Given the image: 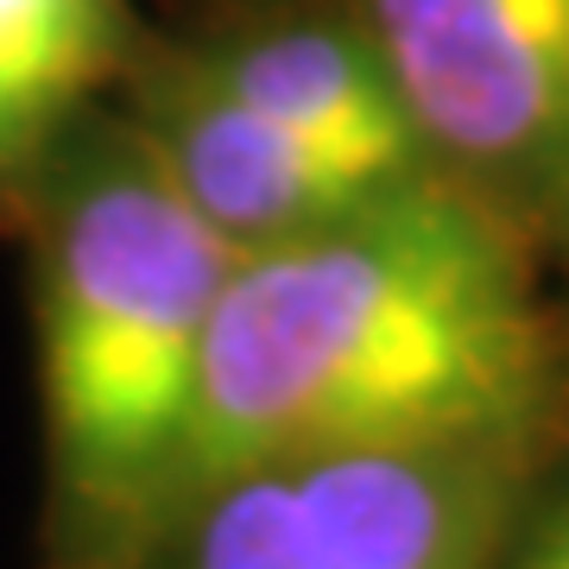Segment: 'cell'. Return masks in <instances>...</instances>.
<instances>
[{
  "mask_svg": "<svg viewBox=\"0 0 569 569\" xmlns=\"http://www.w3.org/2000/svg\"><path fill=\"white\" fill-rule=\"evenodd\" d=\"M512 228L456 178L425 171L310 234L241 253L159 526L266 462L531 443L550 342Z\"/></svg>",
  "mask_w": 569,
  "mask_h": 569,
  "instance_id": "cell-1",
  "label": "cell"
},
{
  "mask_svg": "<svg viewBox=\"0 0 569 569\" xmlns=\"http://www.w3.org/2000/svg\"><path fill=\"white\" fill-rule=\"evenodd\" d=\"M32 171H44L39 373L58 475L89 519L152 531L241 253L133 121L77 114Z\"/></svg>",
  "mask_w": 569,
  "mask_h": 569,
  "instance_id": "cell-2",
  "label": "cell"
},
{
  "mask_svg": "<svg viewBox=\"0 0 569 569\" xmlns=\"http://www.w3.org/2000/svg\"><path fill=\"white\" fill-rule=\"evenodd\" d=\"M531 443H399L241 468L152 538L164 569H500Z\"/></svg>",
  "mask_w": 569,
  "mask_h": 569,
  "instance_id": "cell-3",
  "label": "cell"
},
{
  "mask_svg": "<svg viewBox=\"0 0 569 569\" xmlns=\"http://www.w3.org/2000/svg\"><path fill=\"white\" fill-rule=\"evenodd\" d=\"M425 159L519 216H569V0H367Z\"/></svg>",
  "mask_w": 569,
  "mask_h": 569,
  "instance_id": "cell-4",
  "label": "cell"
},
{
  "mask_svg": "<svg viewBox=\"0 0 569 569\" xmlns=\"http://www.w3.org/2000/svg\"><path fill=\"white\" fill-rule=\"evenodd\" d=\"M133 127L152 140L159 164L190 197V209L234 253L310 234V228L348 216L367 197L406 183L392 171H373L348 152H329V146L291 133V127L266 121L260 108L234 102L209 77H197L190 58L164 63L159 77L146 82Z\"/></svg>",
  "mask_w": 569,
  "mask_h": 569,
  "instance_id": "cell-5",
  "label": "cell"
},
{
  "mask_svg": "<svg viewBox=\"0 0 569 569\" xmlns=\"http://www.w3.org/2000/svg\"><path fill=\"white\" fill-rule=\"evenodd\" d=\"M190 70L209 77L234 102L260 108L266 121L291 127L329 152H348L373 171H392V178L437 171L425 159L406 96H399V82H392L367 26H272V32H247V39L190 51Z\"/></svg>",
  "mask_w": 569,
  "mask_h": 569,
  "instance_id": "cell-6",
  "label": "cell"
},
{
  "mask_svg": "<svg viewBox=\"0 0 569 569\" xmlns=\"http://www.w3.org/2000/svg\"><path fill=\"white\" fill-rule=\"evenodd\" d=\"M121 0H0V178L32 171L121 63Z\"/></svg>",
  "mask_w": 569,
  "mask_h": 569,
  "instance_id": "cell-7",
  "label": "cell"
},
{
  "mask_svg": "<svg viewBox=\"0 0 569 569\" xmlns=\"http://www.w3.org/2000/svg\"><path fill=\"white\" fill-rule=\"evenodd\" d=\"M500 569H569V468H557L545 488L526 493Z\"/></svg>",
  "mask_w": 569,
  "mask_h": 569,
  "instance_id": "cell-8",
  "label": "cell"
}]
</instances>
